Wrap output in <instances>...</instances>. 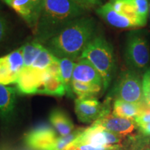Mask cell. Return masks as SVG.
Segmentation results:
<instances>
[{
	"label": "cell",
	"mask_w": 150,
	"mask_h": 150,
	"mask_svg": "<svg viewBox=\"0 0 150 150\" xmlns=\"http://www.w3.org/2000/svg\"><path fill=\"white\" fill-rule=\"evenodd\" d=\"M95 22L93 18L81 17L69 24L43 44L56 58L79 59L90 42L95 38Z\"/></svg>",
	"instance_id": "6da1fadb"
},
{
	"label": "cell",
	"mask_w": 150,
	"mask_h": 150,
	"mask_svg": "<svg viewBox=\"0 0 150 150\" xmlns=\"http://www.w3.org/2000/svg\"><path fill=\"white\" fill-rule=\"evenodd\" d=\"M86 9L73 0H45L38 22L33 30L37 42L42 45L69 24L83 16Z\"/></svg>",
	"instance_id": "7a4b0ae2"
},
{
	"label": "cell",
	"mask_w": 150,
	"mask_h": 150,
	"mask_svg": "<svg viewBox=\"0 0 150 150\" xmlns=\"http://www.w3.org/2000/svg\"><path fill=\"white\" fill-rule=\"evenodd\" d=\"M88 60L103 79L104 91L108 88L115 76L116 60L113 47L104 37L95 36L86 47L79 59Z\"/></svg>",
	"instance_id": "3957f363"
},
{
	"label": "cell",
	"mask_w": 150,
	"mask_h": 150,
	"mask_svg": "<svg viewBox=\"0 0 150 150\" xmlns=\"http://www.w3.org/2000/svg\"><path fill=\"white\" fill-rule=\"evenodd\" d=\"M146 31L135 30L127 35L125 59L129 69L143 75L150 64V43Z\"/></svg>",
	"instance_id": "277c9868"
},
{
	"label": "cell",
	"mask_w": 150,
	"mask_h": 150,
	"mask_svg": "<svg viewBox=\"0 0 150 150\" xmlns=\"http://www.w3.org/2000/svg\"><path fill=\"white\" fill-rule=\"evenodd\" d=\"M141 76L129 68L122 71L111 92L112 96L125 102L145 104Z\"/></svg>",
	"instance_id": "5b68a950"
},
{
	"label": "cell",
	"mask_w": 150,
	"mask_h": 150,
	"mask_svg": "<svg viewBox=\"0 0 150 150\" xmlns=\"http://www.w3.org/2000/svg\"><path fill=\"white\" fill-rule=\"evenodd\" d=\"M74 110L81 122L94 123L99 118L110 114L109 99L102 104L96 97L77 98L74 101Z\"/></svg>",
	"instance_id": "8992f818"
},
{
	"label": "cell",
	"mask_w": 150,
	"mask_h": 150,
	"mask_svg": "<svg viewBox=\"0 0 150 150\" xmlns=\"http://www.w3.org/2000/svg\"><path fill=\"white\" fill-rule=\"evenodd\" d=\"M125 138L126 137L112 133L93 123L91 127L84 129L82 134L73 142L102 147L121 144Z\"/></svg>",
	"instance_id": "52a82bcc"
},
{
	"label": "cell",
	"mask_w": 150,
	"mask_h": 150,
	"mask_svg": "<svg viewBox=\"0 0 150 150\" xmlns=\"http://www.w3.org/2000/svg\"><path fill=\"white\" fill-rule=\"evenodd\" d=\"M24 67L21 47L0 58V84L16 83Z\"/></svg>",
	"instance_id": "ba28073f"
},
{
	"label": "cell",
	"mask_w": 150,
	"mask_h": 150,
	"mask_svg": "<svg viewBox=\"0 0 150 150\" xmlns=\"http://www.w3.org/2000/svg\"><path fill=\"white\" fill-rule=\"evenodd\" d=\"M58 137L56 131L47 125H38L24 135L26 147L33 150L51 149Z\"/></svg>",
	"instance_id": "9c48e42d"
},
{
	"label": "cell",
	"mask_w": 150,
	"mask_h": 150,
	"mask_svg": "<svg viewBox=\"0 0 150 150\" xmlns=\"http://www.w3.org/2000/svg\"><path fill=\"white\" fill-rule=\"evenodd\" d=\"M47 75L46 70L24 67L16 83L18 92L22 95L38 94Z\"/></svg>",
	"instance_id": "30bf717a"
},
{
	"label": "cell",
	"mask_w": 150,
	"mask_h": 150,
	"mask_svg": "<svg viewBox=\"0 0 150 150\" xmlns=\"http://www.w3.org/2000/svg\"><path fill=\"white\" fill-rule=\"evenodd\" d=\"M94 124L125 137L133 134L134 131L138 128L134 119L117 117L112 114H108L99 118Z\"/></svg>",
	"instance_id": "8fae6325"
},
{
	"label": "cell",
	"mask_w": 150,
	"mask_h": 150,
	"mask_svg": "<svg viewBox=\"0 0 150 150\" xmlns=\"http://www.w3.org/2000/svg\"><path fill=\"white\" fill-rule=\"evenodd\" d=\"M97 15L106 23L118 29H131L140 27L139 24L128 17L116 12L110 2L101 6L96 11Z\"/></svg>",
	"instance_id": "7c38bea8"
},
{
	"label": "cell",
	"mask_w": 150,
	"mask_h": 150,
	"mask_svg": "<svg viewBox=\"0 0 150 150\" xmlns=\"http://www.w3.org/2000/svg\"><path fill=\"white\" fill-rule=\"evenodd\" d=\"M73 80L103 87V79L95 67L88 60L79 59L73 71Z\"/></svg>",
	"instance_id": "4fadbf2b"
},
{
	"label": "cell",
	"mask_w": 150,
	"mask_h": 150,
	"mask_svg": "<svg viewBox=\"0 0 150 150\" xmlns=\"http://www.w3.org/2000/svg\"><path fill=\"white\" fill-rule=\"evenodd\" d=\"M17 92L16 88L0 84V118L4 122H9L13 117Z\"/></svg>",
	"instance_id": "5bb4252c"
},
{
	"label": "cell",
	"mask_w": 150,
	"mask_h": 150,
	"mask_svg": "<svg viewBox=\"0 0 150 150\" xmlns=\"http://www.w3.org/2000/svg\"><path fill=\"white\" fill-rule=\"evenodd\" d=\"M50 121L52 126L61 136H66L74 130V125L72 120L64 110L55 108L50 112Z\"/></svg>",
	"instance_id": "9a60e30c"
},
{
	"label": "cell",
	"mask_w": 150,
	"mask_h": 150,
	"mask_svg": "<svg viewBox=\"0 0 150 150\" xmlns=\"http://www.w3.org/2000/svg\"><path fill=\"white\" fill-rule=\"evenodd\" d=\"M6 4L27 22L28 25L33 30L35 29L37 22L31 0H11Z\"/></svg>",
	"instance_id": "2e32d148"
},
{
	"label": "cell",
	"mask_w": 150,
	"mask_h": 150,
	"mask_svg": "<svg viewBox=\"0 0 150 150\" xmlns=\"http://www.w3.org/2000/svg\"><path fill=\"white\" fill-rule=\"evenodd\" d=\"M76 63L72 60L66 59H59L60 73H61V80L64 85L65 89V95L68 97H74V93L72 91V80L73 71Z\"/></svg>",
	"instance_id": "e0dca14e"
},
{
	"label": "cell",
	"mask_w": 150,
	"mask_h": 150,
	"mask_svg": "<svg viewBox=\"0 0 150 150\" xmlns=\"http://www.w3.org/2000/svg\"><path fill=\"white\" fill-rule=\"evenodd\" d=\"M144 105V104H143ZM143 105H139L115 99L113 104L112 115L117 117L134 119L140 114Z\"/></svg>",
	"instance_id": "ac0fdd59"
},
{
	"label": "cell",
	"mask_w": 150,
	"mask_h": 150,
	"mask_svg": "<svg viewBox=\"0 0 150 150\" xmlns=\"http://www.w3.org/2000/svg\"><path fill=\"white\" fill-rule=\"evenodd\" d=\"M122 150H150V138L140 134L127 136L121 143Z\"/></svg>",
	"instance_id": "d6986e66"
},
{
	"label": "cell",
	"mask_w": 150,
	"mask_h": 150,
	"mask_svg": "<svg viewBox=\"0 0 150 150\" xmlns=\"http://www.w3.org/2000/svg\"><path fill=\"white\" fill-rule=\"evenodd\" d=\"M65 93L64 85L61 80L49 74L39 91V94L56 97H62L65 95Z\"/></svg>",
	"instance_id": "ffe728a7"
},
{
	"label": "cell",
	"mask_w": 150,
	"mask_h": 150,
	"mask_svg": "<svg viewBox=\"0 0 150 150\" xmlns=\"http://www.w3.org/2000/svg\"><path fill=\"white\" fill-rule=\"evenodd\" d=\"M102 86L95 84L86 83L72 80V91L77 98L95 97L102 91Z\"/></svg>",
	"instance_id": "44dd1931"
},
{
	"label": "cell",
	"mask_w": 150,
	"mask_h": 150,
	"mask_svg": "<svg viewBox=\"0 0 150 150\" xmlns=\"http://www.w3.org/2000/svg\"><path fill=\"white\" fill-rule=\"evenodd\" d=\"M45 47L36 40L28 42L22 47L24 67H31Z\"/></svg>",
	"instance_id": "7402d4cb"
},
{
	"label": "cell",
	"mask_w": 150,
	"mask_h": 150,
	"mask_svg": "<svg viewBox=\"0 0 150 150\" xmlns=\"http://www.w3.org/2000/svg\"><path fill=\"white\" fill-rule=\"evenodd\" d=\"M84 128H77L75 129L70 134L58 137L57 140L51 150H64L67 146L72 143L84 131Z\"/></svg>",
	"instance_id": "603a6c76"
},
{
	"label": "cell",
	"mask_w": 150,
	"mask_h": 150,
	"mask_svg": "<svg viewBox=\"0 0 150 150\" xmlns=\"http://www.w3.org/2000/svg\"><path fill=\"white\" fill-rule=\"evenodd\" d=\"M57 59L58 58L54 56L45 47H44L40 52V53L39 54V55L38 56L36 59L33 62L31 66L35 67V68L40 69V70H46L49 65Z\"/></svg>",
	"instance_id": "cb8c5ba5"
},
{
	"label": "cell",
	"mask_w": 150,
	"mask_h": 150,
	"mask_svg": "<svg viewBox=\"0 0 150 150\" xmlns=\"http://www.w3.org/2000/svg\"><path fill=\"white\" fill-rule=\"evenodd\" d=\"M134 4L137 16L144 25L149 19V0H131Z\"/></svg>",
	"instance_id": "d4e9b609"
},
{
	"label": "cell",
	"mask_w": 150,
	"mask_h": 150,
	"mask_svg": "<svg viewBox=\"0 0 150 150\" xmlns=\"http://www.w3.org/2000/svg\"><path fill=\"white\" fill-rule=\"evenodd\" d=\"M137 125L143 123H150V107L144 104L140 114L135 118Z\"/></svg>",
	"instance_id": "484cf974"
},
{
	"label": "cell",
	"mask_w": 150,
	"mask_h": 150,
	"mask_svg": "<svg viewBox=\"0 0 150 150\" xmlns=\"http://www.w3.org/2000/svg\"><path fill=\"white\" fill-rule=\"evenodd\" d=\"M102 147H96L90 145H86V144H79L72 142L70 145H68L64 150H102L103 148Z\"/></svg>",
	"instance_id": "4316f807"
},
{
	"label": "cell",
	"mask_w": 150,
	"mask_h": 150,
	"mask_svg": "<svg viewBox=\"0 0 150 150\" xmlns=\"http://www.w3.org/2000/svg\"><path fill=\"white\" fill-rule=\"evenodd\" d=\"M47 72L50 76L54 77L59 78L61 79V73H60V65H59V59L52 63L46 69Z\"/></svg>",
	"instance_id": "83f0119b"
},
{
	"label": "cell",
	"mask_w": 150,
	"mask_h": 150,
	"mask_svg": "<svg viewBox=\"0 0 150 150\" xmlns=\"http://www.w3.org/2000/svg\"><path fill=\"white\" fill-rule=\"evenodd\" d=\"M31 1L33 5V11H34L35 19L38 24L41 12H42L43 6H44L45 0H31Z\"/></svg>",
	"instance_id": "f1b7e54d"
},
{
	"label": "cell",
	"mask_w": 150,
	"mask_h": 150,
	"mask_svg": "<svg viewBox=\"0 0 150 150\" xmlns=\"http://www.w3.org/2000/svg\"><path fill=\"white\" fill-rule=\"evenodd\" d=\"M7 24L4 18L0 15V44L3 42L6 34Z\"/></svg>",
	"instance_id": "f546056e"
},
{
	"label": "cell",
	"mask_w": 150,
	"mask_h": 150,
	"mask_svg": "<svg viewBox=\"0 0 150 150\" xmlns=\"http://www.w3.org/2000/svg\"><path fill=\"white\" fill-rule=\"evenodd\" d=\"M142 88H143L145 103L147 106L150 107V86L147 83L142 81Z\"/></svg>",
	"instance_id": "4dcf8cb0"
},
{
	"label": "cell",
	"mask_w": 150,
	"mask_h": 150,
	"mask_svg": "<svg viewBox=\"0 0 150 150\" xmlns=\"http://www.w3.org/2000/svg\"><path fill=\"white\" fill-rule=\"evenodd\" d=\"M140 134L146 136H150V123H143L137 125Z\"/></svg>",
	"instance_id": "1f68e13d"
},
{
	"label": "cell",
	"mask_w": 150,
	"mask_h": 150,
	"mask_svg": "<svg viewBox=\"0 0 150 150\" xmlns=\"http://www.w3.org/2000/svg\"><path fill=\"white\" fill-rule=\"evenodd\" d=\"M73 1H74L75 2L77 3L78 4H79L81 6H82L86 10L93 7V6L91 4L88 0H73Z\"/></svg>",
	"instance_id": "d6a6232c"
},
{
	"label": "cell",
	"mask_w": 150,
	"mask_h": 150,
	"mask_svg": "<svg viewBox=\"0 0 150 150\" xmlns=\"http://www.w3.org/2000/svg\"><path fill=\"white\" fill-rule=\"evenodd\" d=\"M102 150H122V145L121 144H118V145L106 146V147L103 148Z\"/></svg>",
	"instance_id": "836d02e7"
},
{
	"label": "cell",
	"mask_w": 150,
	"mask_h": 150,
	"mask_svg": "<svg viewBox=\"0 0 150 150\" xmlns=\"http://www.w3.org/2000/svg\"><path fill=\"white\" fill-rule=\"evenodd\" d=\"M142 81L147 83L150 86V71L148 70L142 75Z\"/></svg>",
	"instance_id": "e575fe53"
},
{
	"label": "cell",
	"mask_w": 150,
	"mask_h": 150,
	"mask_svg": "<svg viewBox=\"0 0 150 150\" xmlns=\"http://www.w3.org/2000/svg\"><path fill=\"white\" fill-rule=\"evenodd\" d=\"M88 1H90V2H91V4L93 6H95V5H96V4H99V0H88Z\"/></svg>",
	"instance_id": "d590c367"
},
{
	"label": "cell",
	"mask_w": 150,
	"mask_h": 150,
	"mask_svg": "<svg viewBox=\"0 0 150 150\" xmlns=\"http://www.w3.org/2000/svg\"><path fill=\"white\" fill-rule=\"evenodd\" d=\"M149 20L150 22V0H149Z\"/></svg>",
	"instance_id": "8d00e7d4"
},
{
	"label": "cell",
	"mask_w": 150,
	"mask_h": 150,
	"mask_svg": "<svg viewBox=\"0 0 150 150\" xmlns=\"http://www.w3.org/2000/svg\"><path fill=\"white\" fill-rule=\"evenodd\" d=\"M6 150H11V149H6ZM18 150H33V149H29V148H28V147H26V148H24V149H18Z\"/></svg>",
	"instance_id": "74e56055"
},
{
	"label": "cell",
	"mask_w": 150,
	"mask_h": 150,
	"mask_svg": "<svg viewBox=\"0 0 150 150\" xmlns=\"http://www.w3.org/2000/svg\"><path fill=\"white\" fill-rule=\"evenodd\" d=\"M3 1H4V2L6 4V3H8V1H11V0H3Z\"/></svg>",
	"instance_id": "f35d334b"
},
{
	"label": "cell",
	"mask_w": 150,
	"mask_h": 150,
	"mask_svg": "<svg viewBox=\"0 0 150 150\" xmlns=\"http://www.w3.org/2000/svg\"><path fill=\"white\" fill-rule=\"evenodd\" d=\"M0 150H6V148H4V147L0 148Z\"/></svg>",
	"instance_id": "ab89813d"
},
{
	"label": "cell",
	"mask_w": 150,
	"mask_h": 150,
	"mask_svg": "<svg viewBox=\"0 0 150 150\" xmlns=\"http://www.w3.org/2000/svg\"><path fill=\"white\" fill-rule=\"evenodd\" d=\"M117 1V0H110V1Z\"/></svg>",
	"instance_id": "60d3db41"
},
{
	"label": "cell",
	"mask_w": 150,
	"mask_h": 150,
	"mask_svg": "<svg viewBox=\"0 0 150 150\" xmlns=\"http://www.w3.org/2000/svg\"><path fill=\"white\" fill-rule=\"evenodd\" d=\"M148 70H149L150 71V64H149V69H148Z\"/></svg>",
	"instance_id": "b9f144b4"
},
{
	"label": "cell",
	"mask_w": 150,
	"mask_h": 150,
	"mask_svg": "<svg viewBox=\"0 0 150 150\" xmlns=\"http://www.w3.org/2000/svg\"><path fill=\"white\" fill-rule=\"evenodd\" d=\"M45 150H51V149H45Z\"/></svg>",
	"instance_id": "7bdbcfd3"
},
{
	"label": "cell",
	"mask_w": 150,
	"mask_h": 150,
	"mask_svg": "<svg viewBox=\"0 0 150 150\" xmlns=\"http://www.w3.org/2000/svg\"><path fill=\"white\" fill-rule=\"evenodd\" d=\"M0 8H1V5H0Z\"/></svg>",
	"instance_id": "ee69618b"
}]
</instances>
